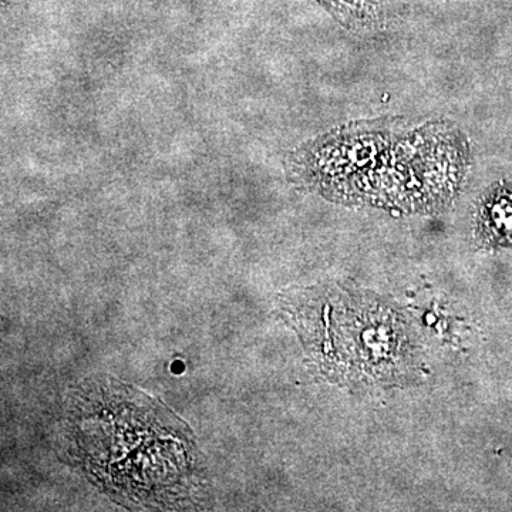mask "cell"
Instances as JSON below:
<instances>
[{
	"label": "cell",
	"instance_id": "cell-2",
	"mask_svg": "<svg viewBox=\"0 0 512 512\" xmlns=\"http://www.w3.org/2000/svg\"><path fill=\"white\" fill-rule=\"evenodd\" d=\"M185 365L184 362H181V360H175L173 365H171V372L174 373V375H181V373H184Z\"/></svg>",
	"mask_w": 512,
	"mask_h": 512
},
{
	"label": "cell",
	"instance_id": "cell-1",
	"mask_svg": "<svg viewBox=\"0 0 512 512\" xmlns=\"http://www.w3.org/2000/svg\"><path fill=\"white\" fill-rule=\"evenodd\" d=\"M481 227L488 235L505 237L512 235V198H498L487 205Z\"/></svg>",
	"mask_w": 512,
	"mask_h": 512
}]
</instances>
